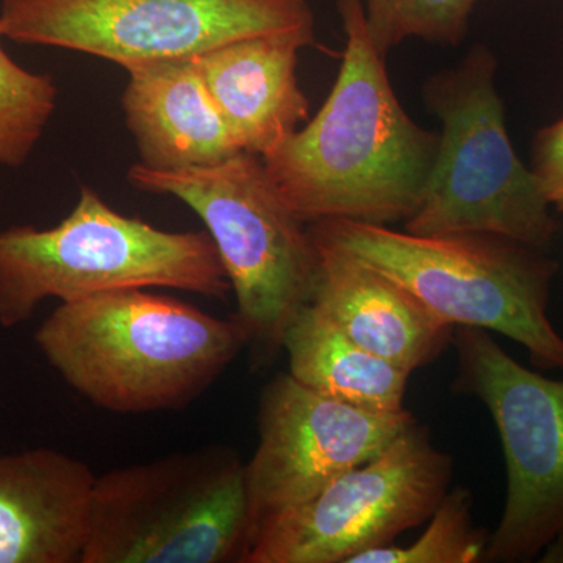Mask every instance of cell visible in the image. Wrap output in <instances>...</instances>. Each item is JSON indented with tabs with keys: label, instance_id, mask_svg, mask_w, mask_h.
I'll return each instance as SVG.
<instances>
[{
	"label": "cell",
	"instance_id": "obj_6",
	"mask_svg": "<svg viewBox=\"0 0 563 563\" xmlns=\"http://www.w3.org/2000/svg\"><path fill=\"white\" fill-rule=\"evenodd\" d=\"M224 444L96 476L81 563H244L246 473Z\"/></svg>",
	"mask_w": 563,
	"mask_h": 563
},
{
	"label": "cell",
	"instance_id": "obj_14",
	"mask_svg": "<svg viewBox=\"0 0 563 563\" xmlns=\"http://www.w3.org/2000/svg\"><path fill=\"white\" fill-rule=\"evenodd\" d=\"M128 73L122 110L141 165L198 168L243 151L211 98L196 57L144 63Z\"/></svg>",
	"mask_w": 563,
	"mask_h": 563
},
{
	"label": "cell",
	"instance_id": "obj_3",
	"mask_svg": "<svg viewBox=\"0 0 563 563\" xmlns=\"http://www.w3.org/2000/svg\"><path fill=\"white\" fill-rule=\"evenodd\" d=\"M128 288H166L221 301L232 292L207 231H163L114 210L90 187H81L60 224L0 232L3 328L27 322L46 299L73 302Z\"/></svg>",
	"mask_w": 563,
	"mask_h": 563
},
{
	"label": "cell",
	"instance_id": "obj_20",
	"mask_svg": "<svg viewBox=\"0 0 563 563\" xmlns=\"http://www.w3.org/2000/svg\"><path fill=\"white\" fill-rule=\"evenodd\" d=\"M531 172L547 202L563 210V118L537 135Z\"/></svg>",
	"mask_w": 563,
	"mask_h": 563
},
{
	"label": "cell",
	"instance_id": "obj_13",
	"mask_svg": "<svg viewBox=\"0 0 563 563\" xmlns=\"http://www.w3.org/2000/svg\"><path fill=\"white\" fill-rule=\"evenodd\" d=\"M312 240L317 276L310 302L352 342L409 373L453 343V325L433 317L410 292L340 247Z\"/></svg>",
	"mask_w": 563,
	"mask_h": 563
},
{
	"label": "cell",
	"instance_id": "obj_2",
	"mask_svg": "<svg viewBox=\"0 0 563 563\" xmlns=\"http://www.w3.org/2000/svg\"><path fill=\"white\" fill-rule=\"evenodd\" d=\"M152 288L62 302L35 343L81 398L111 413L185 409L201 398L250 339L235 318H218Z\"/></svg>",
	"mask_w": 563,
	"mask_h": 563
},
{
	"label": "cell",
	"instance_id": "obj_11",
	"mask_svg": "<svg viewBox=\"0 0 563 563\" xmlns=\"http://www.w3.org/2000/svg\"><path fill=\"white\" fill-rule=\"evenodd\" d=\"M415 417L377 413L318 395L279 374L258 404V442L244 465L252 533L301 506L393 442ZM252 540V543H254Z\"/></svg>",
	"mask_w": 563,
	"mask_h": 563
},
{
	"label": "cell",
	"instance_id": "obj_19",
	"mask_svg": "<svg viewBox=\"0 0 563 563\" xmlns=\"http://www.w3.org/2000/svg\"><path fill=\"white\" fill-rule=\"evenodd\" d=\"M374 46L387 57L409 38L457 46L476 0H361Z\"/></svg>",
	"mask_w": 563,
	"mask_h": 563
},
{
	"label": "cell",
	"instance_id": "obj_4",
	"mask_svg": "<svg viewBox=\"0 0 563 563\" xmlns=\"http://www.w3.org/2000/svg\"><path fill=\"white\" fill-rule=\"evenodd\" d=\"M309 231L384 274L440 321L501 333L539 368L563 369V336L548 317L558 265L539 247L492 233L415 235L352 220L312 222Z\"/></svg>",
	"mask_w": 563,
	"mask_h": 563
},
{
	"label": "cell",
	"instance_id": "obj_9",
	"mask_svg": "<svg viewBox=\"0 0 563 563\" xmlns=\"http://www.w3.org/2000/svg\"><path fill=\"white\" fill-rule=\"evenodd\" d=\"M314 38L307 0H2L0 35L117 63L192 58L243 38Z\"/></svg>",
	"mask_w": 563,
	"mask_h": 563
},
{
	"label": "cell",
	"instance_id": "obj_18",
	"mask_svg": "<svg viewBox=\"0 0 563 563\" xmlns=\"http://www.w3.org/2000/svg\"><path fill=\"white\" fill-rule=\"evenodd\" d=\"M468 490L457 487L444 495L426 531L409 547L374 548L350 563H474L483 561L488 536L476 529Z\"/></svg>",
	"mask_w": 563,
	"mask_h": 563
},
{
	"label": "cell",
	"instance_id": "obj_16",
	"mask_svg": "<svg viewBox=\"0 0 563 563\" xmlns=\"http://www.w3.org/2000/svg\"><path fill=\"white\" fill-rule=\"evenodd\" d=\"M288 374L318 395L377 413L404 409L410 374L352 342L312 302L288 325L282 342Z\"/></svg>",
	"mask_w": 563,
	"mask_h": 563
},
{
	"label": "cell",
	"instance_id": "obj_15",
	"mask_svg": "<svg viewBox=\"0 0 563 563\" xmlns=\"http://www.w3.org/2000/svg\"><path fill=\"white\" fill-rule=\"evenodd\" d=\"M314 38L252 36L198 55L211 98L243 151L266 157L309 120V99L298 81V55Z\"/></svg>",
	"mask_w": 563,
	"mask_h": 563
},
{
	"label": "cell",
	"instance_id": "obj_12",
	"mask_svg": "<svg viewBox=\"0 0 563 563\" xmlns=\"http://www.w3.org/2000/svg\"><path fill=\"white\" fill-rule=\"evenodd\" d=\"M95 481L62 451L0 454V563H81Z\"/></svg>",
	"mask_w": 563,
	"mask_h": 563
},
{
	"label": "cell",
	"instance_id": "obj_8",
	"mask_svg": "<svg viewBox=\"0 0 563 563\" xmlns=\"http://www.w3.org/2000/svg\"><path fill=\"white\" fill-rule=\"evenodd\" d=\"M453 344V390L487 407L506 459V504L485 561L563 562V380L526 368L484 329L459 325Z\"/></svg>",
	"mask_w": 563,
	"mask_h": 563
},
{
	"label": "cell",
	"instance_id": "obj_1",
	"mask_svg": "<svg viewBox=\"0 0 563 563\" xmlns=\"http://www.w3.org/2000/svg\"><path fill=\"white\" fill-rule=\"evenodd\" d=\"M342 68L313 120L263 157L282 199L306 224L352 220L388 225L420 206L439 135L396 98L361 0H339Z\"/></svg>",
	"mask_w": 563,
	"mask_h": 563
},
{
	"label": "cell",
	"instance_id": "obj_7",
	"mask_svg": "<svg viewBox=\"0 0 563 563\" xmlns=\"http://www.w3.org/2000/svg\"><path fill=\"white\" fill-rule=\"evenodd\" d=\"M495 70L492 52L476 46L459 65L426 80V106L443 129L420 206L404 231L492 233L542 250L555 222L507 135Z\"/></svg>",
	"mask_w": 563,
	"mask_h": 563
},
{
	"label": "cell",
	"instance_id": "obj_5",
	"mask_svg": "<svg viewBox=\"0 0 563 563\" xmlns=\"http://www.w3.org/2000/svg\"><path fill=\"white\" fill-rule=\"evenodd\" d=\"M128 177L139 190L173 196L198 214L231 282L233 318L261 361L276 355L288 325L312 301L317 251L309 224L282 199L262 157L242 151L181 169L139 163Z\"/></svg>",
	"mask_w": 563,
	"mask_h": 563
},
{
	"label": "cell",
	"instance_id": "obj_17",
	"mask_svg": "<svg viewBox=\"0 0 563 563\" xmlns=\"http://www.w3.org/2000/svg\"><path fill=\"white\" fill-rule=\"evenodd\" d=\"M0 35V165L20 168L49 124L58 90L47 74L22 68Z\"/></svg>",
	"mask_w": 563,
	"mask_h": 563
},
{
	"label": "cell",
	"instance_id": "obj_10",
	"mask_svg": "<svg viewBox=\"0 0 563 563\" xmlns=\"http://www.w3.org/2000/svg\"><path fill=\"white\" fill-rule=\"evenodd\" d=\"M453 474V457L415 421L379 454L263 526L244 563H350L428 521Z\"/></svg>",
	"mask_w": 563,
	"mask_h": 563
}]
</instances>
